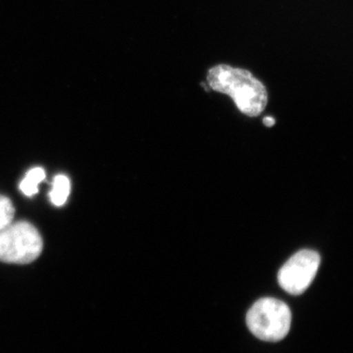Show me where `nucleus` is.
<instances>
[{"label":"nucleus","instance_id":"5","mask_svg":"<svg viewBox=\"0 0 353 353\" xmlns=\"http://www.w3.org/2000/svg\"><path fill=\"white\" fill-rule=\"evenodd\" d=\"M70 194V181L66 176L57 175L53 180L52 190L50 192L51 201L54 205L62 206Z\"/></svg>","mask_w":353,"mask_h":353},{"label":"nucleus","instance_id":"4","mask_svg":"<svg viewBox=\"0 0 353 353\" xmlns=\"http://www.w3.org/2000/svg\"><path fill=\"white\" fill-rule=\"evenodd\" d=\"M320 261V255L313 250L296 252L279 271V285L292 296L303 294L314 280Z\"/></svg>","mask_w":353,"mask_h":353},{"label":"nucleus","instance_id":"7","mask_svg":"<svg viewBox=\"0 0 353 353\" xmlns=\"http://www.w3.org/2000/svg\"><path fill=\"white\" fill-rule=\"evenodd\" d=\"M15 209L8 197L0 196V231L12 223Z\"/></svg>","mask_w":353,"mask_h":353},{"label":"nucleus","instance_id":"8","mask_svg":"<svg viewBox=\"0 0 353 353\" xmlns=\"http://www.w3.org/2000/svg\"><path fill=\"white\" fill-rule=\"evenodd\" d=\"M265 126L272 127L274 124H275V119H273L272 117H266L264 121Z\"/></svg>","mask_w":353,"mask_h":353},{"label":"nucleus","instance_id":"2","mask_svg":"<svg viewBox=\"0 0 353 353\" xmlns=\"http://www.w3.org/2000/svg\"><path fill=\"white\" fill-rule=\"evenodd\" d=\"M246 325L259 340L276 343L289 334L292 312L284 301L273 297H264L248 310Z\"/></svg>","mask_w":353,"mask_h":353},{"label":"nucleus","instance_id":"1","mask_svg":"<svg viewBox=\"0 0 353 353\" xmlns=\"http://www.w3.org/2000/svg\"><path fill=\"white\" fill-rule=\"evenodd\" d=\"M208 83L214 92L229 95L239 110L248 117L259 116L268 103L266 87L248 70L217 65L209 70Z\"/></svg>","mask_w":353,"mask_h":353},{"label":"nucleus","instance_id":"6","mask_svg":"<svg viewBox=\"0 0 353 353\" xmlns=\"http://www.w3.org/2000/svg\"><path fill=\"white\" fill-rule=\"evenodd\" d=\"M46 179V172L41 167L32 169L27 173L24 180L20 183V190L27 196H32L39 192V183Z\"/></svg>","mask_w":353,"mask_h":353},{"label":"nucleus","instance_id":"3","mask_svg":"<svg viewBox=\"0 0 353 353\" xmlns=\"http://www.w3.org/2000/svg\"><path fill=\"white\" fill-rule=\"evenodd\" d=\"M43 239L31 223H11L0 231V261L6 263L29 264L43 250Z\"/></svg>","mask_w":353,"mask_h":353}]
</instances>
